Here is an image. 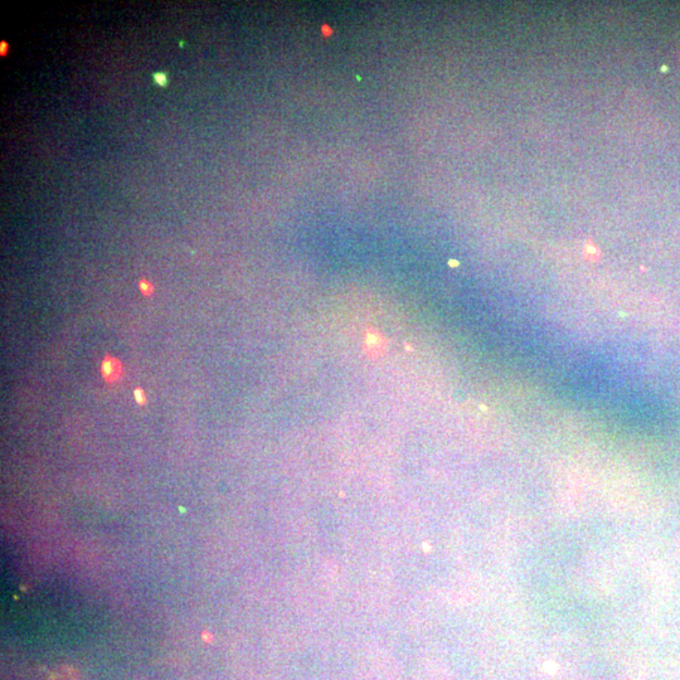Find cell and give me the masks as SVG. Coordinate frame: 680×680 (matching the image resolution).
<instances>
[{
	"instance_id": "3957f363",
	"label": "cell",
	"mask_w": 680,
	"mask_h": 680,
	"mask_svg": "<svg viewBox=\"0 0 680 680\" xmlns=\"http://www.w3.org/2000/svg\"><path fill=\"white\" fill-rule=\"evenodd\" d=\"M139 287H140V290H141V293H143V294L150 295L151 293H152V286H151L150 284H149L148 281H145V280L140 281Z\"/></svg>"
},
{
	"instance_id": "6da1fadb",
	"label": "cell",
	"mask_w": 680,
	"mask_h": 680,
	"mask_svg": "<svg viewBox=\"0 0 680 680\" xmlns=\"http://www.w3.org/2000/svg\"><path fill=\"white\" fill-rule=\"evenodd\" d=\"M121 373V363L115 358L106 356L101 364V374L106 382H116L120 378Z\"/></svg>"
},
{
	"instance_id": "5b68a950",
	"label": "cell",
	"mask_w": 680,
	"mask_h": 680,
	"mask_svg": "<svg viewBox=\"0 0 680 680\" xmlns=\"http://www.w3.org/2000/svg\"><path fill=\"white\" fill-rule=\"evenodd\" d=\"M7 49H8L7 43H4V42H3V43H1V54H4V51L7 52Z\"/></svg>"
},
{
	"instance_id": "7a4b0ae2",
	"label": "cell",
	"mask_w": 680,
	"mask_h": 680,
	"mask_svg": "<svg viewBox=\"0 0 680 680\" xmlns=\"http://www.w3.org/2000/svg\"><path fill=\"white\" fill-rule=\"evenodd\" d=\"M134 397H135L136 403H139V405H145L146 403V397H145V393L143 392V389L136 388L135 391H134Z\"/></svg>"
},
{
	"instance_id": "277c9868",
	"label": "cell",
	"mask_w": 680,
	"mask_h": 680,
	"mask_svg": "<svg viewBox=\"0 0 680 680\" xmlns=\"http://www.w3.org/2000/svg\"><path fill=\"white\" fill-rule=\"evenodd\" d=\"M154 81L158 83L159 86H166L168 83V77H166V73H155Z\"/></svg>"
}]
</instances>
